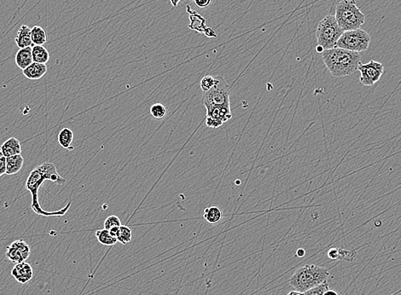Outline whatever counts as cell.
<instances>
[{"instance_id":"ac0fdd59","label":"cell","mask_w":401,"mask_h":295,"mask_svg":"<svg viewBox=\"0 0 401 295\" xmlns=\"http://www.w3.org/2000/svg\"><path fill=\"white\" fill-rule=\"evenodd\" d=\"M32 55H33V62L46 64L50 60V53L44 46L33 45L32 46Z\"/></svg>"},{"instance_id":"3957f363","label":"cell","mask_w":401,"mask_h":295,"mask_svg":"<svg viewBox=\"0 0 401 295\" xmlns=\"http://www.w3.org/2000/svg\"><path fill=\"white\" fill-rule=\"evenodd\" d=\"M330 277V271L326 268L316 265H307L299 268L291 276L290 285L295 291L305 293L306 291L325 283Z\"/></svg>"},{"instance_id":"603a6c76","label":"cell","mask_w":401,"mask_h":295,"mask_svg":"<svg viewBox=\"0 0 401 295\" xmlns=\"http://www.w3.org/2000/svg\"><path fill=\"white\" fill-rule=\"evenodd\" d=\"M132 229H130L129 227L126 226V225H122L119 227V231L118 237H117V241L121 242L122 244H127L132 241Z\"/></svg>"},{"instance_id":"4316f807","label":"cell","mask_w":401,"mask_h":295,"mask_svg":"<svg viewBox=\"0 0 401 295\" xmlns=\"http://www.w3.org/2000/svg\"><path fill=\"white\" fill-rule=\"evenodd\" d=\"M119 226H122V222H121V219L115 215L108 217L104 221V229H108V230L114 228V227Z\"/></svg>"},{"instance_id":"5b68a950","label":"cell","mask_w":401,"mask_h":295,"mask_svg":"<svg viewBox=\"0 0 401 295\" xmlns=\"http://www.w3.org/2000/svg\"><path fill=\"white\" fill-rule=\"evenodd\" d=\"M343 33L344 31L338 25L335 15H327L317 25L316 31L317 46H321L324 50L335 48Z\"/></svg>"},{"instance_id":"7c38bea8","label":"cell","mask_w":401,"mask_h":295,"mask_svg":"<svg viewBox=\"0 0 401 295\" xmlns=\"http://www.w3.org/2000/svg\"><path fill=\"white\" fill-rule=\"evenodd\" d=\"M47 73L46 64L33 62L30 66L23 70L24 76L28 79H39L45 76Z\"/></svg>"},{"instance_id":"d4e9b609","label":"cell","mask_w":401,"mask_h":295,"mask_svg":"<svg viewBox=\"0 0 401 295\" xmlns=\"http://www.w3.org/2000/svg\"><path fill=\"white\" fill-rule=\"evenodd\" d=\"M328 289H330V285H329L327 281H325V283H323L322 284L306 291L305 293H303V295H324V293Z\"/></svg>"},{"instance_id":"d6986e66","label":"cell","mask_w":401,"mask_h":295,"mask_svg":"<svg viewBox=\"0 0 401 295\" xmlns=\"http://www.w3.org/2000/svg\"><path fill=\"white\" fill-rule=\"evenodd\" d=\"M203 218L209 224H217L223 218V213H222V210L218 206H210V207H207L204 210Z\"/></svg>"},{"instance_id":"2e32d148","label":"cell","mask_w":401,"mask_h":295,"mask_svg":"<svg viewBox=\"0 0 401 295\" xmlns=\"http://www.w3.org/2000/svg\"><path fill=\"white\" fill-rule=\"evenodd\" d=\"M0 150L2 151L3 155L7 158L13 155H21L22 146L17 138H10L3 143Z\"/></svg>"},{"instance_id":"8d00e7d4","label":"cell","mask_w":401,"mask_h":295,"mask_svg":"<svg viewBox=\"0 0 401 295\" xmlns=\"http://www.w3.org/2000/svg\"><path fill=\"white\" fill-rule=\"evenodd\" d=\"M4 155H3L2 151H1V150H0V158H2Z\"/></svg>"},{"instance_id":"4dcf8cb0","label":"cell","mask_w":401,"mask_h":295,"mask_svg":"<svg viewBox=\"0 0 401 295\" xmlns=\"http://www.w3.org/2000/svg\"><path fill=\"white\" fill-rule=\"evenodd\" d=\"M119 227H114V228L109 229V233H110V235H111L112 237H115L116 239L118 235H119Z\"/></svg>"},{"instance_id":"4fadbf2b","label":"cell","mask_w":401,"mask_h":295,"mask_svg":"<svg viewBox=\"0 0 401 295\" xmlns=\"http://www.w3.org/2000/svg\"><path fill=\"white\" fill-rule=\"evenodd\" d=\"M186 10L190 14V19H191V24L189 25V28L192 30L196 31L197 33H205L206 30L208 29V27L206 26V20L202 15H199L196 10H192L190 6L186 7Z\"/></svg>"},{"instance_id":"9a60e30c","label":"cell","mask_w":401,"mask_h":295,"mask_svg":"<svg viewBox=\"0 0 401 295\" xmlns=\"http://www.w3.org/2000/svg\"><path fill=\"white\" fill-rule=\"evenodd\" d=\"M15 64L22 70L27 69L33 64V55H32V47L20 49L15 55Z\"/></svg>"},{"instance_id":"d590c367","label":"cell","mask_w":401,"mask_h":295,"mask_svg":"<svg viewBox=\"0 0 401 295\" xmlns=\"http://www.w3.org/2000/svg\"><path fill=\"white\" fill-rule=\"evenodd\" d=\"M316 51H317V52H319V53H323V52H324V51H325V50H324V49H323L322 47H321V46H317V48H316Z\"/></svg>"},{"instance_id":"74e56055","label":"cell","mask_w":401,"mask_h":295,"mask_svg":"<svg viewBox=\"0 0 401 295\" xmlns=\"http://www.w3.org/2000/svg\"><path fill=\"white\" fill-rule=\"evenodd\" d=\"M190 1H194V0H190Z\"/></svg>"},{"instance_id":"6da1fadb","label":"cell","mask_w":401,"mask_h":295,"mask_svg":"<svg viewBox=\"0 0 401 295\" xmlns=\"http://www.w3.org/2000/svg\"><path fill=\"white\" fill-rule=\"evenodd\" d=\"M46 181H51L56 184H63L66 182L64 178H62L61 176L59 175L56 166L52 162L46 161L34 168L31 172L26 182V188L32 195L31 207L33 209V211L39 216H63L69 211V209L71 206V202L67 204L66 206L62 209H59L57 211L48 212L41 207L38 201V191Z\"/></svg>"},{"instance_id":"d6a6232c","label":"cell","mask_w":401,"mask_h":295,"mask_svg":"<svg viewBox=\"0 0 401 295\" xmlns=\"http://www.w3.org/2000/svg\"><path fill=\"white\" fill-rule=\"evenodd\" d=\"M324 295H339L336 292H335V290H330V289H328L326 292H325V293H324Z\"/></svg>"},{"instance_id":"7a4b0ae2","label":"cell","mask_w":401,"mask_h":295,"mask_svg":"<svg viewBox=\"0 0 401 295\" xmlns=\"http://www.w3.org/2000/svg\"><path fill=\"white\" fill-rule=\"evenodd\" d=\"M322 59L325 67L335 78L353 75L358 71V65L361 62V56L358 52L339 47L325 50L322 53Z\"/></svg>"},{"instance_id":"5bb4252c","label":"cell","mask_w":401,"mask_h":295,"mask_svg":"<svg viewBox=\"0 0 401 295\" xmlns=\"http://www.w3.org/2000/svg\"><path fill=\"white\" fill-rule=\"evenodd\" d=\"M15 44L20 49L32 47L33 46L31 36V28L27 25H23L19 28L15 38Z\"/></svg>"},{"instance_id":"30bf717a","label":"cell","mask_w":401,"mask_h":295,"mask_svg":"<svg viewBox=\"0 0 401 295\" xmlns=\"http://www.w3.org/2000/svg\"><path fill=\"white\" fill-rule=\"evenodd\" d=\"M31 255L30 247L23 240H16L6 247L5 256L15 264L26 262Z\"/></svg>"},{"instance_id":"ba28073f","label":"cell","mask_w":401,"mask_h":295,"mask_svg":"<svg viewBox=\"0 0 401 295\" xmlns=\"http://www.w3.org/2000/svg\"><path fill=\"white\" fill-rule=\"evenodd\" d=\"M358 70L360 73L359 83L364 87H373L383 76L384 66L379 61L371 60L368 64L360 62Z\"/></svg>"},{"instance_id":"484cf974","label":"cell","mask_w":401,"mask_h":295,"mask_svg":"<svg viewBox=\"0 0 401 295\" xmlns=\"http://www.w3.org/2000/svg\"><path fill=\"white\" fill-rule=\"evenodd\" d=\"M215 84V77L207 75L200 82V89L203 92H208Z\"/></svg>"},{"instance_id":"1f68e13d","label":"cell","mask_w":401,"mask_h":295,"mask_svg":"<svg viewBox=\"0 0 401 295\" xmlns=\"http://www.w3.org/2000/svg\"><path fill=\"white\" fill-rule=\"evenodd\" d=\"M306 255V252H305L304 249H302V248H300V249L297 250V252H296V255H297L298 257H303L304 255Z\"/></svg>"},{"instance_id":"836d02e7","label":"cell","mask_w":401,"mask_h":295,"mask_svg":"<svg viewBox=\"0 0 401 295\" xmlns=\"http://www.w3.org/2000/svg\"><path fill=\"white\" fill-rule=\"evenodd\" d=\"M181 0H170L171 4H172V5L174 6V7L178 6V3L181 2Z\"/></svg>"},{"instance_id":"44dd1931","label":"cell","mask_w":401,"mask_h":295,"mask_svg":"<svg viewBox=\"0 0 401 295\" xmlns=\"http://www.w3.org/2000/svg\"><path fill=\"white\" fill-rule=\"evenodd\" d=\"M31 36L34 46H44L47 42L46 31L39 26H34L31 28Z\"/></svg>"},{"instance_id":"e0dca14e","label":"cell","mask_w":401,"mask_h":295,"mask_svg":"<svg viewBox=\"0 0 401 295\" xmlns=\"http://www.w3.org/2000/svg\"><path fill=\"white\" fill-rule=\"evenodd\" d=\"M24 164V159L22 155H13L6 158V174L15 175L19 173Z\"/></svg>"},{"instance_id":"52a82bcc","label":"cell","mask_w":401,"mask_h":295,"mask_svg":"<svg viewBox=\"0 0 401 295\" xmlns=\"http://www.w3.org/2000/svg\"><path fill=\"white\" fill-rule=\"evenodd\" d=\"M215 77V84L208 92H203V103L205 107H217L230 103V89L222 76Z\"/></svg>"},{"instance_id":"ffe728a7","label":"cell","mask_w":401,"mask_h":295,"mask_svg":"<svg viewBox=\"0 0 401 295\" xmlns=\"http://www.w3.org/2000/svg\"><path fill=\"white\" fill-rule=\"evenodd\" d=\"M74 141V133L69 128H64L58 134V143L65 150H70Z\"/></svg>"},{"instance_id":"8992f818","label":"cell","mask_w":401,"mask_h":295,"mask_svg":"<svg viewBox=\"0 0 401 295\" xmlns=\"http://www.w3.org/2000/svg\"><path fill=\"white\" fill-rule=\"evenodd\" d=\"M371 44V36L363 29L346 31L339 38L336 47L348 51L362 52L368 50Z\"/></svg>"},{"instance_id":"9c48e42d","label":"cell","mask_w":401,"mask_h":295,"mask_svg":"<svg viewBox=\"0 0 401 295\" xmlns=\"http://www.w3.org/2000/svg\"><path fill=\"white\" fill-rule=\"evenodd\" d=\"M207 110L206 125L208 128H218L232 118L231 105L217 107H205Z\"/></svg>"},{"instance_id":"f1b7e54d","label":"cell","mask_w":401,"mask_h":295,"mask_svg":"<svg viewBox=\"0 0 401 295\" xmlns=\"http://www.w3.org/2000/svg\"><path fill=\"white\" fill-rule=\"evenodd\" d=\"M6 174V158H0V177Z\"/></svg>"},{"instance_id":"cb8c5ba5","label":"cell","mask_w":401,"mask_h":295,"mask_svg":"<svg viewBox=\"0 0 401 295\" xmlns=\"http://www.w3.org/2000/svg\"><path fill=\"white\" fill-rule=\"evenodd\" d=\"M167 113H168V110L163 103H155L150 108V114L153 117L157 119V120H162L165 117Z\"/></svg>"},{"instance_id":"277c9868","label":"cell","mask_w":401,"mask_h":295,"mask_svg":"<svg viewBox=\"0 0 401 295\" xmlns=\"http://www.w3.org/2000/svg\"><path fill=\"white\" fill-rule=\"evenodd\" d=\"M335 19L344 32L359 29L366 22V15L357 6L355 0H343L335 7Z\"/></svg>"},{"instance_id":"8fae6325","label":"cell","mask_w":401,"mask_h":295,"mask_svg":"<svg viewBox=\"0 0 401 295\" xmlns=\"http://www.w3.org/2000/svg\"><path fill=\"white\" fill-rule=\"evenodd\" d=\"M11 275L21 284L28 283L33 277V268L28 263L16 264L11 270Z\"/></svg>"},{"instance_id":"f546056e","label":"cell","mask_w":401,"mask_h":295,"mask_svg":"<svg viewBox=\"0 0 401 295\" xmlns=\"http://www.w3.org/2000/svg\"><path fill=\"white\" fill-rule=\"evenodd\" d=\"M328 256L330 258V260H336L339 259V252H338V248H331V249L328 252Z\"/></svg>"},{"instance_id":"83f0119b","label":"cell","mask_w":401,"mask_h":295,"mask_svg":"<svg viewBox=\"0 0 401 295\" xmlns=\"http://www.w3.org/2000/svg\"><path fill=\"white\" fill-rule=\"evenodd\" d=\"M196 6L200 9H206L209 7L212 3V0H194Z\"/></svg>"},{"instance_id":"e575fe53","label":"cell","mask_w":401,"mask_h":295,"mask_svg":"<svg viewBox=\"0 0 401 295\" xmlns=\"http://www.w3.org/2000/svg\"><path fill=\"white\" fill-rule=\"evenodd\" d=\"M288 295H303V293L298 292V291H290V293H288Z\"/></svg>"},{"instance_id":"7402d4cb","label":"cell","mask_w":401,"mask_h":295,"mask_svg":"<svg viewBox=\"0 0 401 295\" xmlns=\"http://www.w3.org/2000/svg\"><path fill=\"white\" fill-rule=\"evenodd\" d=\"M95 235H96L98 242L104 246H114L118 242L116 238L112 237L109 233V230L106 229H98L96 231Z\"/></svg>"}]
</instances>
